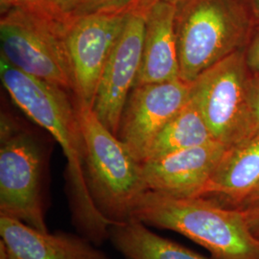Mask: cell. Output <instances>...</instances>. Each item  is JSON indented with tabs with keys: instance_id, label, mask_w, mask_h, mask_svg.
<instances>
[{
	"instance_id": "cell-14",
	"label": "cell",
	"mask_w": 259,
	"mask_h": 259,
	"mask_svg": "<svg viewBox=\"0 0 259 259\" xmlns=\"http://www.w3.org/2000/svg\"><path fill=\"white\" fill-rule=\"evenodd\" d=\"M259 184V132L227 147L201 196L237 208Z\"/></svg>"
},
{
	"instance_id": "cell-25",
	"label": "cell",
	"mask_w": 259,
	"mask_h": 259,
	"mask_svg": "<svg viewBox=\"0 0 259 259\" xmlns=\"http://www.w3.org/2000/svg\"><path fill=\"white\" fill-rule=\"evenodd\" d=\"M154 1H157V0H142V1H141V3H140L139 5L149 7V6H150ZM165 1H170V2H175V3H178L180 0H165Z\"/></svg>"
},
{
	"instance_id": "cell-6",
	"label": "cell",
	"mask_w": 259,
	"mask_h": 259,
	"mask_svg": "<svg viewBox=\"0 0 259 259\" xmlns=\"http://www.w3.org/2000/svg\"><path fill=\"white\" fill-rule=\"evenodd\" d=\"M246 50L241 49L205 70L191 83L190 99L213 139L227 147L251 136Z\"/></svg>"
},
{
	"instance_id": "cell-17",
	"label": "cell",
	"mask_w": 259,
	"mask_h": 259,
	"mask_svg": "<svg viewBox=\"0 0 259 259\" xmlns=\"http://www.w3.org/2000/svg\"><path fill=\"white\" fill-rule=\"evenodd\" d=\"M142 0H77L72 17L136 9Z\"/></svg>"
},
{
	"instance_id": "cell-22",
	"label": "cell",
	"mask_w": 259,
	"mask_h": 259,
	"mask_svg": "<svg viewBox=\"0 0 259 259\" xmlns=\"http://www.w3.org/2000/svg\"><path fill=\"white\" fill-rule=\"evenodd\" d=\"M47 3L57 12L72 17L77 0H47Z\"/></svg>"
},
{
	"instance_id": "cell-9",
	"label": "cell",
	"mask_w": 259,
	"mask_h": 259,
	"mask_svg": "<svg viewBox=\"0 0 259 259\" xmlns=\"http://www.w3.org/2000/svg\"><path fill=\"white\" fill-rule=\"evenodd\" d=\"M148 8L138 6L130 13L95 94L93 111L114 135H117L125 105L140 70Z\"/></svg>"
},
{
	"instance_id": "cell-4",
	"label": "cell",
	"mask_w": 259,
	"mask_h": 259,
	"mask_svg": "<svg viewBox=\"0 0 259 259\" xmlns=\"http://www.w3.org/2000/svg\"><path fill=\"white\" fill-rule=\"evenodd\" d=\"M87 183L98 211L112 224L134 218L148 190L142 166L93 108L77 103Z\"/></svg>"
},
{
	"instance_id": "cell-15",
	"label": "cell",
	"mask_w": 259,
	"mask_h": 259,
	"mask_svg": "<svg viewBox=\"0 0 259 259\" xmlns=\"http://www.w3.org/2000/svg\"><path fill=\"white\" fill-rule=\"evenodd\" d=\"M109 239L126 259H207L157 235L137 219L111 225Z\"/></svg>"
},
{
	"instance_id": "cell-12",
	"label": "cell",
	"mask_w": 259,
	"mask_h": 259,
	"mask_svg": "<svg viewBox=\"0 0 259 259\" xmlns=\"http://www.w3.org/2000/svg\"><path fill=\"white\" fill-rule=\"evenodd\" d=\"M0 259H109L92 241L67 232H42L0 215Z\"/></svg>"
},
{
	"instance_id": "cell-23",
	"label": "cell",
	"mask_w": 259,
	"mask_h": 259,
	"mask_svg": "<svg viewBox=\"0 0 259 259\" xmlns=\"http://www.w3.org/2000/svg\"><path fill=\"white\" fill-rule=\"evenodd\" d=\"M257 204H259V184L252 190V192L235 209H244V208H248Z\"/></svg>"
},
{
	"instance_id": "cell-7",
	"label": "cell",
	"mask_w": 259,
	"mask_h": 259,
	"mask_svg": "<svg viewBox=\"0 0 259 259\" xmlns=\"http://www.w3.org/2000/svg\"><path fill=\"white\" fill-rule=\"evenodd\" d=\"M44 159L37 142L6 124L1 128L0 215L48 232L42 196Z\"/></svg>"
},
{
	"instance_id": "cell-11",
	"label": "cell",
	"mask_w": 259,
	"mask_h": 259,
	"mask_svg": "<svg viewBox=\"0 0 259 259\" xmlns=\"http://www.w3.org/2000/svg\"><path fill=\"white\" fill-rule=\"evenodd\" d=\"M227 146L211 141L141 163L147 189L178 198L199 197Z\"/></svg>"
},
{
	"instance_id": "cell-18",
	"label": "cell",
	"mask_w": 259,
	"mask_h": 259,
	"mask_svg": "<svg viewBox=\"0 0 259 259\" xmlns=\"http://www.w3.org/2000/svg\"><path fill=\"white\" fill-rule=\"evenodd\" d=\"M250 114H251V136L259 132V75L250 76L249 88Z\"/></svg>"
},
{
	"instance_id": "cell-5",
	"label": "cell",
	"mask_w": 259,
	"mask_h": 259,
	"mask_svg": "<svg viewBox=\"0 0 259 259\" xmlns=\"http://www.w3.org/2000/svg\"><path fill=\"white\" fill-rule=\"evenodd\" d=\"M72 18L52 9L47 2L3 12L1 58L27 74L72 92L67 48Z\"/></svg>"
},
{
	"instance_id": "cell-10",
	"label": "cell",
	"mask_w": 259,
	"mask_h": 259,
	"mask_svg": "<svg viewBox=\"0 0 259 259\" xmlns=\"http://www.w3.org/2000/svg\"><path fill=\"white\" fill-rule=\"evenodd\" d=\"M191 83L177 79L136 85L121 116L117 137L142 163L159 131L190 98Z\"/></svg>"
},
{
	"instance_id": "cell-8",
	"label": "cell",
	"mask_w": 259,
	"mask_h": 259,
	"mask_svg": "<svg viewBox=\"0 0 259 259\" xmlns=\"http://www.w3.org/2000/svg\"><path fill=\"white\" fill-rule=\"evenodd\" d=\"M132 11L72 18L67 33V48L72 71V92L78 104L93 108L104 67Z\"/></svg>"
},
{
	"instance_id": "cell-16",
	"label": "cell",
	"mask_w": 259,
	"mask_h": 259,
	"mask_svg": "<svg viewBox=\"0 0 259 259\" xmlns=\"http://www.w3.org/2000/svg\"><path fill=\"white\" fill-rule=\"evenodd\" d=\"M214 140L201 112L189 98L159 131L149 148L145 160L201 146Z\"/></svg>"
},
{
	"instance_id": "cell-2",
	"label": "cell",
	"mask_w": 259,
	"mask_h": 259,
	"mask_svg": "<svg viewBox=\"0 0 259 259\" xmlns=\"http://www.w3.org/2000/svg\"><path fill=\"white\" fill-rule=\"evenodd\" d=\"M133 219L183 234L214 259H259V239L241 210L206 197L178 198L147 190Z\"/></svg>"
},
{
	"instance_id": "cell-21",
	"label": "cell",
	"mask_w": 259,
	"mask_h": 259,
	"mask_svg": "<svg viewBox=\"0 0 259 259\" xmlns=\"http://www.w3.org/2000/svg\"><path fill=\"white\" fill-rule=\"evenodd\" d=\"M45 2H47V0H0V5L1 12L3 13L7 10L36 6Z\"/></svg>"
},
{
	"instance_id": "cell-13",
	"label": "cell",
	"mask_w": 259,
	"mask_h": 259,
	"mask_svg": "<svg viewBox=\"0 0 259 259\" xmlns=\"http://www.w3.org/2000/svg\"><path fill=\"white\" fill-rule=\"evenodd\" d=\"M176 11L177 3L165 0L154 1L149 6L136 85L164 83L181 78L175 32Z\"/></svg>"
},
{
	"instance_id": "cell-3",
	"label": "cell",
	"mask_w": 259,
	"mask_h": 259,
	"mask_svg": "<svg viewBox=\"0 0 259 259\" xmlns=\"http://www.w3.org/2000/svg\"><path fill=\"white\" fill-rule=\"evenodd\" d=\"M253 19L249 0H180L175 32L181 79L192 83L212 65L244 49Z\"/></svg>"
},
{
	"instance_id": "cell-20",
	"label": "cell",
	"mask_w": 259,
	"mask_h": 259,
	"mask_svg": "<svg viewBox=\"0 0 259 259\" xmlns=\"http://www.w3.org/2000/svg\"><path fill=\"white\" fill-rule=\"evenodd\" d=\"M239 210L243 214L250 232L259 239V204Z\"/></svg>"
},
{
	"instance_id": "cell-1",
	"label": "cell",
	"mask_w": 259,
	"mask_h": 259,
	"mask_svg": "<svg viewBox=\"0 0 259 259\" xmlns=\"http://www.w3.org/2000/svg\"><path fill=\"white\" fill-rule=\"evenodd\" d=\"M1 81L11 98L28 116L56 139L66 161L67 195L72 221L81 235L95 244L109 239V222L90 192L77 110L66 91L27 74L0 57Z\"/></svg>"
},
{
	"instance_id": "cell-19",
	"label": "cell",
	"mask_w": 259,
	"mask_h": 259,
	"mask_svg": "<svg viewBox=\"0 0 259 259\" xmlns=\"http://www.w3.org/2000/svg\"><path fill=\"white\" fill-rule=\"evenodd\" d=\"M246 61L249 69L253 74L259 75V34L251 39V42L246 50Z\"/></svg>"
},
{
	"instance_id": "cell-24",
	"label": "cell",
	"mask_w": 259,
	"mask_h": 259,
	"mask_svg": "<svg viewBox=\"0 0 259 259\" xmlns=\"http://www.w3.org/2000/svg\"><path fill=\"white\" fill-rule=\"evenodd\" d=\"M254 19L259 20V0H249Z\"/></svg>"
}]
</instances>
